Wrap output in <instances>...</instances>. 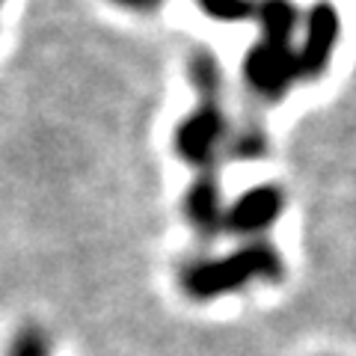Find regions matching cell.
I'll list each match as a JSON object with an SVG mask.
<instances>
[{
	"label": "cell",
	"instance_id": "obj_1",
	"mask_svg": "<svg viewBox=\"0 0 356 356\" xmlns=\"http://www.w3.org/2000/svg\"><path fill=\"white\" fill-rule=\"evenodd\" d=\"M282 255L273 243L261 238L247 241L241 250L222 255V259H205L187 264L181 273V288L191 300H214L222 294L241 291L255 280L273 282L282 276Z\"/></svg>",
	"mask_w": 356,
	"mask_h": 356
},
{
	"label": "cell",
	"instance_id": "obj_2",
	"mask_svg": "<svg viewBox=\"0 0 356 356\" xmlns=\"http://www.w3.org/2000/svg\"><path fill=\"white\" fill-rule=\"evenodd\" d=\"M243 77L259 98H282L300 81L297 51L285 42L261 39L243 60Z\"/></svg>",
	"mask_w": 356,
	"mask_h": 356
},
{
	"label": "cell",
	"instance_id": "obj_3",
	"mask_svg": "<svg viewBox=\"0 0 356 356\" xmlns=\"http://www.w3.org/2000/svg\"><path fill=\"white\" fill-rule=\"evenodd\" d=\"M222 137H226V116L220 102H202L175 128V152L184 163L214 170V154L222 146Z\"/></svg>",
	"mask_w": 356,
	"mask_h": 356
},
{
	"label": "cell",
	"instance_id": "obj_4",
	"mask_svg": "<svg viewBox=\"0 0 356 356\" xmlns=\"http://www.w3.org/2000/svg\"><path fill=\"white\" fill-rule=\"evenodd\" d=\"M341 33V21H339V9L321 0L306 13V36L303 44L297 51V63H300V77H321L327 72V65L332 60Z\"/></svg>",
	"mask_w": 356,
	"mask_h": 356
},
{
	"label": "cell",
	"instance_id": "obj_5",
	"mask_svg": "<svg viewBox=\"0 0 356 356\" xmlns=\"http://www.w3.org/2000/svg\"><path fill=\"white\" fill-rule=\"evenodd\" d=\"M282 208H285V193L280 187L276 184H255L226 208L222 229L235 232L241 238H255L280 220Z\"/></svg>",
	"mask_w": 356,
	"mask_h": 356
},
{
	"label": "cell",
	"instance_id": "obj_6",
	"mask_svg": "<svg viewBox=\"0 0 356 356\" xmlns=\"http://www.w3.org/2000/svg\"><path fill=\"white\" fill-rule=\"evenodd\" d=\"M184 217L205 241H211L222 229L226 208H222L220 181H217L214 170H202L196 181L187 187V193H184Z\"/></svg>",
	"mask_w": 356,
	"mask_h": 356
},
{
	"label": "cell",
	"instance_id": "obj_7",
	"mask_svg": "<svg viewBox=\"0 0 356 356\" xmlns=\"http://www.w3.org/2000/svg\"><path fill=\"white\" fill-rule=\"evenodd\" d=\"M255 18L261 27V39L285 44H291L300 24V13L291 0H261V3H255Z\"/></svg>",
	"mask_w": 356,
	"mask_h": 356
},
{
	"label": "cell",
	"instance_id": "obj_8",
	"mask_svg": "<svg viewBox=\"0 0 356 356\" xmlns=\"http://www.w3.org/2000/svg\"><path fill=\"white\" fill-rule=\"evenodd\" d=\"M187 74H191V83L202 102H220V86H222V72L217 60L211 57L208 51H196L187 65Z\"/></svg>",
	"mask_w": 356,
	"mask_h": 356
},
{
	"label": "cell",
	"instance_id": "obj_9",
	"mask_svg": "<svg viewBox=\"0 0 356 356\" xmlns=\"http://www.w3.org/2000/svg\"><path fill=\"white\" fill-rule=\"evenodd\" d=\"M9 356H51L48 336L39 327H21L9 344Z\"/></svg>",
	"mask_w": 356,
	"mask_h": 356
},
{
	"label": "cell",
	"instance_id": "obj_10",
	"mask_svg": "<svg viewBox=\"0 0 356 356\" xmlns=\"http://www.w3.org/2000/svg\"><path fill=\"white\" fill-rule=\"evenodd\" d=\"M199 6L217 21H243L255 15V0H199Z\"/></svg>",
	"mask_w": 356,
	"mask_h": 356
},
{
	"label": "cell",
	"instance_id": "obj_11",
	"mask_svg": "<svg viewBox=\"0 0 356 356\" xmlns=\"http://www.w3.org/2000/svg\"><path fill=\"white\" fill-rule=\"evenodd\" d=\"M264 134L261 131H243L238 134L235 140H232L229 152L235 154V158H261L264 154Z\"/></svg>",
	"mask_w": 356,
	"mask_h": 356
},
{
	"label": "cell",
	"instance_id": "obj_12",
	"mask_svg": "<svg viewBox=\"0 0 356 356\" xmlns=\"http://www.w3.org/2000/svg\"><path fill=\"white\" fill-rule=\"evenodd\" d=\"M116 6H125V9H134V13H149V9L161 6L163 0H113Z\"/></svg>",
	"mask_w": 356,
	"mask_h": 356
}]
</instances>
